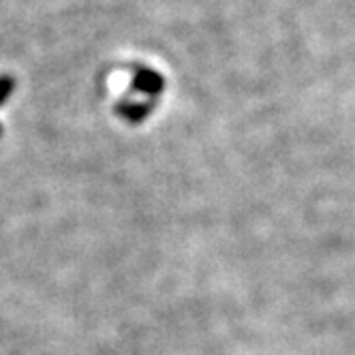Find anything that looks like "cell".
I'll return each mask as SVG.
<instances>
[{
    "instance_id": "1",
    "label": "cell",
    "mask_w": 355,
    "mask_h": 355,
    "mask_svg": "<svg viewBox=\"0 0 355 355\" xmlns=\"http://www.w3.org/2000/svg\"><path fill=\"white\" fill-rule=\"evenodd\" d=\"M129 83H131V77L129 73H122V71H118L114 75H109V81H107V86L114 94H122L127 88H129Z\"/></svg>"
}]
</instances>
